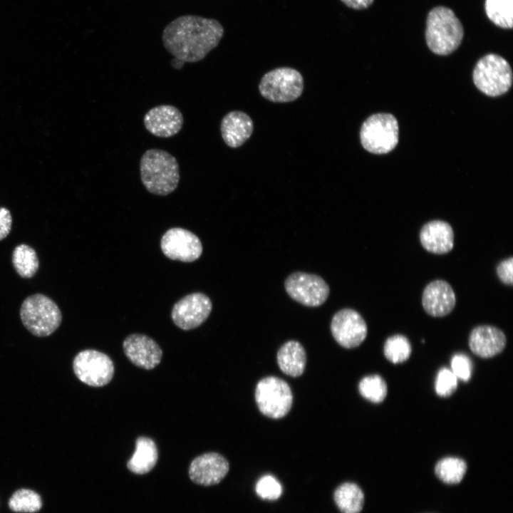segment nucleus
I'll return each mask as SVG.
<instances>
[{"mask_svg":"<svg viewBox=\"0 0 513 513\" xmlns=\"http://www.w3.org/2000/svg\"><path fill=\"white\" fill-rule=\"evenodd\" d=\"M256 492L261 499L276 500L282 493V487L274 477L266 475L257 481Z\"/></svg>","mask_w":513,"mask_h":513,"instance_id":"c756f323","label":"nucleus"},{"mask_svg":"<svg viewBox=\"0 0 513 513\" xmlns=\"http://www.w3.org/2000/svg\"><path fill=\"white\" fill-rule=\"evenodd\" d=\"M126 357L137 367L151 370L160 364L162 351L150 337L140 333L128 336L123 343Z\"/></svg>","mask_w":513,"mask_h":513,"instance_id":"2eb2a0df","label":"nucleus"},{"mask_svg":"<svg viewBox=\"0 0 513 513\" xmlns=\"http://www.w3.org/2000/svg\"><path fill=\"white\" fill-rule=\"evenodd\" d=\"M333 497L341 513H360L363 509L364 493L354 482H346L341 484L334 490Z\"/></svg>","mask_w":513,"mask_h":513,"instance_id":"5701e85b","label":"nucleus"},{"mask_svg":"<svg viewBox=\"0 0 513 513\" xmlns=\"http://www.w3.org/2000/svg\"><path fill=\"white\" fill-rule=\"evenodd\" d=\"M499 279L506 285L513 284V257L510 256L501 261L496 268Z\"/></svg>","mask_w":513,"mask_h":513,"instance_id":"473e14b6","label":"nucleus"},{"mask_svg":"<svg viewBox=\"0 0 513 513\" xmlns=\"http://www.w3.org/2000/svg\"><path fill=\"white\" fill-rule=\"evenodd\" d=\"M507 343L506 336L499 328L489 325H480L470 332L468 344L470 350L483 358H492L501 353Z\"/></svg>","mask_w":513,"mask_h":513,"instance_id":"a211bd4d","label":"nucleus"},{"mask_svg":"<svg viewBox=\"0 0 513 513\" xmlns=\"http://www.w3.org/2000/svg\"><path fill=\"white\" fill-rule=\"evenodd\" d=\"M224 35L221 24L213 19L185 15L171 21L164 29L165 49L185 63L204 59L217 46Z\"/></svg>","mask_w":513,"mask_h":513,"instance_id":"f257e3e1","label":"nucleus"},{"mask_svg":"<svg viewBox=\"0 0 513 513\" xmlns=\"http://www.w3.org/2000/svg\"><path fill=\"white\" fill-rule=\"evenodd\" d=\"M457 387V378L447 368L439 370L435 383L436 393L440 397H448Z\"/></svg>","mask_w":513,"mask_h":513,"instance_id":"7c9ffc66","label":"nucleus"},{"mask_svg":"<svg viewBox=\"0 0 513 513\" xmlns=\"http://www.w3.org/2000/svg\"><path fill=\"white\" fill-rule=\"evenodd\" d=\"M284 288L292 299L309 307L322 305L330 292L328 285L322 277L301 271L288 276L284 281Z\"/></svg>","mask_w":513,"mask_h":513,"instance_id":"9d476101","label":"nucleus"},{"mask_svg":"<svg viewBox=\"0 0 513 513\" xmlns=\"http://www.w3.org/2000/svg\"><path fill=\"white\" fill-rule=\"evenodd\" d=\"M42 506L40 495L35 491L28 489L16 490L9 500V508L16 512H38Z\"/></svg>","mask_w":513,"mask_h":513,"instance_id":"bb28decb","label":"nucleus"},{"mask_svg":"<svg viewBox=\"0 0 513 513\" xmlns=\"http://www.w3.org/2000/svg\"><path fill=\"white\" fill-rule=\"evenodd\" d=\"M383 352L385 358L391 363H403L410 356L411 345L405 336L393 335L385 341Z\"/></svg>","mask_w":513,"mask_h":513,"instance_id":"c85d7f7f","label":"nucleus"},{"mask_svg":"<svg viewBox=\"0 0 513 513\" xmlns=\"http://www.w3.org/2000/svg\"><path fill=\"white\" fill-rule=\"evenodd\" d=\"M160 247L165 256L182 262L198 259L203 250L199 237L181 227L169 229L161 238Z\"/></svg>","mask_w":513,"mask_h":513,"instance_id":"f8f14e48","label":"nucleus"},{"mask_svg":"<svg viewBox=\"0 0 513 513\" xmlns=\"http://www.w3.org/2000/svg\"><path fill=\"white\" fill-rule=\"evenodd\" d=\"M276 360L284 373L291 377H299L305 370L306 354L299 342L289 341L279 349Z\"/></svg>","mask_w":513,"mask_h":513,"instance_id":"4be33fe9","label":"nucleus"},{"mask_svg":"<svg viewBox=\"0 0 513 513\" xmlns=\"http://www.w3.org/2000/svg\"><path fill=\"white\" fill-rule=\"evenodd\" d=\"M11 261L16 273L22 278H31L39 268V260L34 249L26 244L13 250Z\"/></svg>","mask_w":513,"mask_h":513,"instance_id":"b1692460","label":"nucleus"},{"mask_svg":"<svg viewBox=\"0 0 513 513\" xmlns=\"http://www.w3.org/2000/svg\"><path fill=\"white\" fill-rule=\"evenodd\" d=\"M11 227L12 217L10 211L6 207H0V241L9 235Z\"/></svg>","mask_w":513,"mask_h":513,"instance_id":"72a5a7b5","label":"nucleus"},{"mask_svg":"<svg viewBox=\"0 0 513 513\" xmlns=\"http://www.w3.org/2000/svg\"><path fill=\"white\" fill-rule=\"evenodd\" d=\"M259 89L269 101L288 103L297 99L304 90L301 74L294 68H277L266 73L261 78Z\"/></svg>","mask_w":513,"mask_h":513,"instance_id":"6e6552de","label":"nucleus"},{"mask_svg":"<svg viewBox=\"0 0 513 513\" xmlns=\"http://www.w3.org/2000/svg\"><path fill=\"white\" fill-rule=\"evenodd\" d=\"M451 370L457 378L468 381L472 370L470 358L464 353L455 354L451 359Z\"/></svg>","mask_w":513,"mask_h":513,"instance_id":"2f4dec72","label":"nucleus"},{"mask_svg":"<svg viewBox=\"0 0 513 513\" xmlns=\"http://www.w3.org/2000/svg\"><path fill=\"white\" fill-rule=\"evenodd\" d=\"M472 77L476 87L491 97L504 94L512 84L510 65L506 59L495 53H488L477 61Z\"/></svg>","mask_w":513,"mask_h":513,"instance_id":"39448f33","label":"nucleus"},{"mask_svg":"<svg viewBox=\"0 0 513 513\" xmlns=\"http://www.w3.org/2000/svg\"><path fill=\"white\" fill-rule=\"evenodd\" d=\"M229 470L228 460L221 454L209 452L194 458L190 464L188 475L196 484L210 486L219 483Z\"/></svg>","mask_w":513,"mask_h":513,"instance_id":"4468645a","label":"nucleus"},{"mask_svg":"<svg viewBox=\"0 0 513 513\" xmlns=\"http://www.w3.org/2000/svg\"><path fill=\"white\" fill-rule=\"evenodd\" d=\"M331 333L336 341L346 348L360 346L366 339L368 327L362 316L352 309L337 311L331 322Z\"/></svg>","mask_w":513,"mask_h":513,"instance_id":"ddd939ff","label":"nucleus"},{"mask_svg":"<svg viewBox=\"0 0 513 513\" xmlns=\"http://www.w3.org/2000/svg\"><path fill=\"white\" fill-rule=\"evenodd\" d=\"M73 369L82 383L92 387H102L109 383L115 371L111 358L93 349L79 352L73 361Z\"/></svg>","mask_w":513,"mask_h":513,"instance_id":"1a4fd4ad","label":"nucleus"},{"mask_svg":"<svg viewBox=\"0 0 513 513\" xmlns=\"http://www.w3.org/2000/svg\"><path fill=\"white\" fill-rule=\"evenodd\" d=\"M484 10L494 25L504 29L512 28L513 0H485Z\"/></svg>","mask_w":513,"mask_h":513,"instance_id":"a878e982","label":"nucleus"},{"mask_svg":"<svg viewBox=\"0 0 513 513\" xmlns=\"http://www.w3.org/2000/svg\"><path fill=\"white\" fill-rule=\"evenodd\" d=\"M212 309L211 299L203 293L190 294L177 301L172 309L173 323L188 331L196 328L209 317Z\"/></svg>","mask_w":513,"mask_h":513,"instance_id":"9b49d317","label":"nucleus"},{"mask_svg":"<svg viewBox=\"0 0 513 513\" xmlns=\"http://www.w3.org/2000/svg\"><path fill=\"white\" fill-rule=\"evenodd\" d=\"M184 64H185V62H184V61H182V60H180V59H178V58H174L171 61V65H172V66L174 68H175V69H180V68H182L183 67Z\"/></svg>","mask_w":513,"mask_h":513,"instance_id":"c9c22d12","label":"nucleus"},{"mask_svg":"<svg viewBox=\"0 0 513 513\" xmlns=\"http://www.w3.org/2000/svg\"><path fill=\"white\" fill-rule=\"evenodd\" d=\"M24 327L33 335L45 337L61 325L62 314L57 304L42 294H32L24 299L20 309Z\"/></svg>","mask_w":513,"mask_h":513,"instance_id":"20e7f679","label":"nucleus"},{"mask_svg":"<svg viewBox=\"0 0 513 513\" xmlns=\"http://www.w3.org/2000/svg\"><path fill=\"white\" fill-rule=\"evenodd\" d=\"M253 130L252 120L242 111H231L221 121L220 131L222 139L226 145L232 148L242 145L250 138Z\"/></svg>","mask_w":513,"mask_h":513,"instance_id":"aec40b11","label":"nucleus"},{"mask_svg":"<svg viewBox=\"0 0 513 513\" xmlns=\"http://www.w3.org/2000/svg\"><path fill=\"white\" fill-rule=\"evenodd\" d=\"M398 134V123L394 115L376 113L363 123L360 140L366 150L373 154H386L396 147Z\"/></svg>","mask_w":513,"mask_h":513,"instance_id":"423d86ee","label":"nucleus"},{"mask_svg":"<svg viewBox=\"0 0 513 513\" xmlns=\"http://www.w3.org/2000/svg\"><path fill=\"white\" fill-rule=\"evenodd\" d=\"M158 460V450L155 441L147 437L140 436L135 440V450L126 463L132 472L143 475L151 471Z\"/></svg>","mask_w":513,"mask_h":513,"instance_id":"412c9836","label":"nucleus"},{"mask_svg":"<svg viewBox=\"0 0 513 513\" xmlns=\"http://www.w3.org/2000/svg\"><path fill=\"white\" fill-rule=\"evenodd\" d=\"M255 400L259 411L265 416L279 419L290 411L293 395L289 384L276 376L261 379L255 389Z\"/></svg>","mask_w":513,"mask_h":513,"instance_id":"0eeeda50","label":"nucleus"},{"mask_svg":"<svg viewBox=\"0 0 513 513\" xmlns=\"http://www.w3.org/2000/svg\"><path fill=\"white\" fill-rule=\"evenodd\" d=\"M140 173L145 189L160 196L175 191L180 179L177 159L167 151L157 148L149 149L142 154Z\"/></svg>","mask_w":513,"mask_h":513,"instance_id":"f03ea898","label":"nucleus"},{"mask_svg":"<svg viewBox=\"0 0 513 513\" xmlns=\"http://www.w3.org/2000/svg\"><path fill=\"white\" fill-rule=\"evenodd\" d=\"M425 37L432 53L446 56L454 52L461 44L464 28L451 9L437 6L428 14Z\"/></svg>","mask_w":513,"mask_h":513,"instance_id":"7ed1b4c3","label":"nucleus"},{"mask_svg":"<svg viewBox=\"0 0 513 513\" xmlns=\"http://www.w3.org/2000/svg\"><path fill=\"white\" fill-rule=\"evenodd\" d=\"M346 6L349 8L362 10L370 7L374 0H341Z\"/></svg>","mask_w":513,"mask_h":513,"instance_id":"f704fd0d","label":"nucleus"},{"mask_svg":"<svg viewBox=\"0 0 513 513\" xmlns=\"http://www.w3.org/2000/svg\"><path fill=\"white\" fill-rule=\"evenodd\" d=\"M184 123L181 111L172 105H160L152 108L145 115L143 123L146 130L159 138L177 135Z\"/></svg>","mask_w":513,"mask_h":513,"instance_id":"dca6fc26","label":"nucleus"},{"mask_svg":"<svg viewBox=\"0 0 513 513\" xmlns=\"http://www.w3.org/2000/svg\"><path fill=\"white\" fill-rule=\"evenodd\" d=\"M456 296L453 289L444 280L437 279L425 287L422 305L425 311L434 317L449 314L455 308Z\"/></svg>","mask_w":513,"mask_h":513,"instance_id":"f3484780","label":"nucleus"},{"mask_svg":"<svg viewBox=\"0 0 513 513\" xmlns=\"http://www.w3.org/2000/svg\"><path fill=\"white\" fill-rule=\"evenodd\" d=\"M467 470L465 461L455 457H446L440 460L435 466V474L444 483H460Z\"/></svg>","mask_w":513,"mask_h":513,"instance_id":"393cba45","label":"nucleus"},{"mask_svg":"<svg viewBox=\"0 0 513 513\" xmlns=\"http://www.w3.org/2000/svg\"><path fill=\"white\" fill-rule=\"evenodd\" d=\"M419 237L423 247L433 254L448 253L454 246L453 229L445 221L432 220L425 223L420 229Z\"/></svg>","mask_w":513,"mask_h":513,"instance_id":"6ab92c4d","label":"nucleus"},{"mask_svg":"<svg viewBox=\"0 0 513 513\" xmlns=\"http://www.w3.org/2000/svg\"><path fill=\"white\" fill-rule=\"evenodd\" d=\"M358 390L366 400L374 403H379L385 398L388 388L385 381L381 376L370 375L360 380Z\"/></svg>","mask_w":513,"mask_h":513,"instance_id":"cd10ccee","label":"nucleus"}]
</instances>
